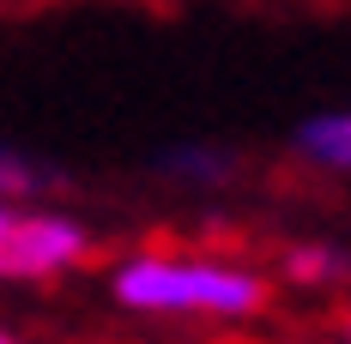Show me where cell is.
<instances>
[{
  "mask_svg": "<svg viewBox=\"0 0 351 344\" xmlns=\"http://www.w3.org/2000/svg\"><path fill=\"white\" fill-rule=\"evenodd\" d=\"M285 272L297 278V284H333V278L351 272V260L339 248H291L285 254Z\"/></svg>",
  "mask_w": 351,
  "mask_h": 344,
  "instance_id": "obj_4",
  "label": "cell"
},
{
  "mask_svg": "<svg viewBox=\"0 0 351 344\" xmlns=\"http://www.w3.org/2000/svg\"><path fill=\"white\" fill-rule=\"evenodd\" d=\"M297 139H303L309 157L333 163V170H351V115H315Z\"/></svg>",
  "mask_w": 351,
  "mask_h": 344,
  "instance_id": "obj_3",
  "label": "cell"
},
{
  "mask_svg": "<svg viewBox=\"0 0 351 344\" xmlns=\"http://www.w3.org/2000/svg\"><path fill=\"white\" fill-rule=\"evenodd\" d=\"M0 344H19V339H12V332H0Z\"/></svg>",
  "mask_w": 351,
  "mask_h": 344,
  "instance_id": "obj_7",
  "label": "cell"
},
{
  "mask_svg": "<svg viewBox=\"0 0 351 344\" xmlns=\"http://www.w3.org/2000/svg\"><path fill=\"white\" fill-rule=\"evenodd\" d=\"M346 344H351V314H346Z\"/></svg>",
  "mask_w": 351,
  "mask_h": 344,
  "instance_id": "obj_8",
  "label": "cell"
},
{
  "mask_svg": "<svg viewBox=\"0 0 351 344\" xmlns=\"http://www.w3.org/2000/svg\"><path fill=\"white\" fill-rule=\"evenodd\" d=\"M91 254L85 224L55 211H12L0 200V278H49Z\"/></svg>",
  "mask_w": 351,
  "mask_h": 344,
  "instance_id": "obj_2",
  "label": "cell"
},
{
  "mask_svg": "<svg viewBox=\"0 0 351 344\" xmlns=\"http://www.w3.org/2000/svg\"><path fill=\"white\" fill-rule=\"evenodd\" d=\"M115 296L128 308H158V314H261L267 308V278L243 266H218V260H164L140 254L115 272Z\"/></svg>",
  "mask_w": 351,
  "mask_h": 344,
  "instance_id": "obj_1",
  "label": "cell"
},
{
  "mask_svg": "<svg viewBox=\"0 0 351 344\" xmlns=\"http://www.w3.org/2000/svg\"><path fill=\"white\" fill-rule=\"evenodd\" d=\"M164 170H182V175H224L230 163H224V157H212V151H170V157H164Z\"/></svg>",
  "mask_w": 351,
  "mask_h": 344,
  "instance_id": "obj_6",
  "label": "cell"
},
{
  "mask_svg": "<svg viewBox=\"0 0 351 344\" xmlns=\"http://www.w3.org/2000/svg\"><path fill=\"white\" fill-rule=\"evenodd\" d=\"M36 187H49V175L36 170L31 157H19V151H0V200H12V194H36Z\"/></svg>",
  "mask_w": 351,
  "mask_h": 344,
  "instance_id": "obj_5",
  "label": "cell"
}]
</instances>
